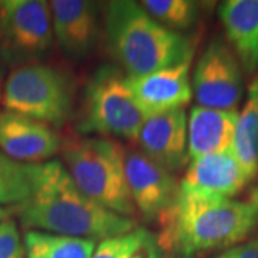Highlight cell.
I'll return each mask as SVG.
<instances>
[{
    "label": "cell",
    "mask_w": 258,
    "mask_h": 258,
    "mask_svg": "<svg viewBox=\"0 0 258 258\" xmlns=\"http://www.w3.org/2000/svg\"><path fill=\"white\" fill-rule=\"evenodd\" d=\"M9 210H6V208H3L2 205H0V222H3L5 220H8L9 218Z\"/></svg>",
    "instance_id": "cell-26"
},
{
    "label": "cell",
    "mask_w": 258,
    "mask_h": 258,
    "mask_svg": "<svg viewBox=\"0 0 258 258\" xmlns=\"http://www.w3.org/2000/svg\"><path fill=\"white\" fill-rule=\"evenodd\" d=\"M53 36L71 59L89 55L98 39V5L89 0L49 2Z\"/></svg>",
    "instance_id": "cell-14"
},
{
    "label": "cell",
    "mask_w": 258,
    "mask_h": 258,
    "mask_svg": "<svg viewBox=\"0 0 258 258\" xmlns=\"http://www.w3.org/2000/svg\"><path fill=\"white\" fill-rule=\"evenodd\" d=\"M192 95L200 106L237 111L242 95V68L222 39H212L204 49L191 78Z\"/></svg>",
    "instance_id": "cell-8"
},
{
    "label": "cell",
    "mask_w": 258,
    "mask_h": 258,
    "mask_svg": "<svg viewBox=\"0 0 258 258\" xmlns=\"http://www.w3.org/2000/svg\"><path fill=\"white\" fill-rule=\"evenodd\" d=\"M32 194L12 208L26 231L106 240L135 230L132 218L112 212L78 188L59 161L29 164Z\"/></svg>",
    "instance_id": "cell-1"
},
{
    "label": "cell",
    "mask_w": 258,
    "mask_h": 258,
    "mask_svg": "<svg viewBox=\"0 0 258 258\" xmlns=\"http://www.w3.org/2000/svg\"><path fill=\"white\" fill-rule=\"evenodd\" d=\"M55 129L16 112H0V151L23 164L45 162L62 151Z\"/></svg>",
    "instance_id": "cell-11"
},
{
    "label": "cell",
    "mask_w": 258,
    "mask_h": 258,
    "mask_svg": "<svg viewBox=\"0 0 258 258\" xmlns=\"http://www.w3.org/2000/svg\"><path fill=\"white\" fill-rule=\"evenodd\" d=\"M152 244V234L144 228H135L126 234L102 240L91 258H132L138 251Z\"/></svg>",
    "instance_id": "cell-21"
},
{
    "label": "cell",
    "mask_w": 258,
    "mask_h": 258,
    "mask_svg": "<svg viewBox=\"0 0 258 258\" xmlns=\"http://www.w3.org/2000/svg\"><path fill=\"white\" fill-rule=\"evenodd\" d=\"M248 204L258 212V185L251 191V194H249Z\"/></svg>",
    "instance_id": "cell-24"
},
{
    "label": "cell",
    "mask_w": 258,
    "mask_h": 258,
    "mask_svg": "<svg viewBox=\"0 0 258 258\" xmlns=\"http://www.w3.org/2000/svg\"><path fill=\"white\" fill-rule=\"evenodd\" d=\"M147 118L119 68L103 64L95 71L83 93L81 134H98L101 138L137 142Z\"/></svg>",
    "instance_id": "cell-5"
},
{
    "label": "cell",
    "mask_w": 258,
    "mask_h": 258,
    "mask_svg": "<svg viewBox=\"0 0 258 258\" xmlns=\"http://www.w3.org/2000/svg\"><path fill=\"white\" fill-rule=\"evenodd\" d=\"M141 5L158 23L174 32L192 28L200 16V3L191 0H144Z\"/></svg>",
    "instance_id": "cell-19"
},
{
    "label": "cell",
    "mask_w": 258,
    "mask_h": 258,
    "mask_svg": "<svg viewBox=\"0 0 258 258\" xmlns=\"http://www.w3.org/2000/svg\"><path fill=\"white\" fill-rule=\"evenodd\" d=\"M248 182L238 159L228 149L189 161L184 178L179 181V192L211 198H232Z\"/></svg>",
    "instance_id": "cell-12"
},
{
    "label": "cell",
    "mask_w": 258,
    "mask_h": 258,
    "mask_svg": "<svg viewBox=\"0 0 258 258\" xmlns=\"http://www.w3.org/2000/svg\"><path fill=\"white\" fill-rule=\"evenodd\" d=\"M5 55H3V49H2V45H0V85H2V81H3V75H5Z\"/></svg>",
    "instance_id": "cell-25"
},
{
    "label": "cell",
    "mask_w": 258,
    "mask_h": 258,
    "mask_svg": "<svg viewBox=\"0 0 258 258\" xmlns=\"http://www.w3.org/2000/svg\"><path fill=\"white\" fill-rule=\"evenodd\" d=\"M231 151L249 182L254 181L258 176V75L249 82L247 99L238 112Z\"/></svg>",
    "instance_id": "cell-17"
},
{
    "label": "cell",
    "mask_w": 258,
    "mask_h": 258,
    "mask_svg": "<svg viewBox=\"0 0 258 258\" xmlns=\"http://www.w3.org/2000/svg\"><path fill=\"white\" fill-rule=\"evenodd\" d=\"M2 105L5 111L59 128L69 120L74 111V83L56 68L22 63L10 72L5 82Z\"/></svg>",
    "instance_id": "cell-6"
},
{
    "label": "cell",
    "mask_w": 258,
    "mask_h": 258,
    "mask_svg": "<svg viewBox=\"0 0 258 258\" xmlns=\"http://www.w3.org/2000/svg\"><path fill=\"white\" fill-rule=\"evenodd\" d=\"M62 155L68 174L85 195L123 217L135 214L119 142L101 137L72 139L62 145Z\"/></svg>",
    "instance_id": "cell-4"
},
{
    "label": "cell",
    "mask_w": 258,
    "mask_h": 258,
    "mask_svg": "<svg viewBox=\"0 0 258 258\" xmlns=\"http://www.w3.org/2000/svg\"><path fill=\"white\" fill-rule=\"evenodd\" d=\"M217 258H258V238L247 242H240Z\"/></svg>",
    "instance_id": "cell-23"
},
{
    "label": "cell",
    "mask_w": 258,
    "mask_h": 258,
    "mask_svg": "<svg viewBox=\"0 0 258 258\" xmlns=\"http://www.w3.org/2000/svg\"><path fill=\"white\" fill-rule=\"evenodd\" d=\"M238 111L195 105L188 116V162L231 149Z\"/></svg>",
    "instance_id": "cell-16"
},
{
    "label": "cell",
    "mask_w": 258,
    "mask_h": 258,
    "mask_svg": "<svg viewBox=\"0 0 258 258\" xmlns=\"http://www.w3.org/2000/svg\"><path fill=\"white\" fill-rule=\"evenodd\" d=\"M188 116L184 108L148 116L139 131L138 149L175 174L188 164Z\"/></svg>",
    "instance_id": "cell-10"
},
{
    "label": "cell",
    "mask_w": 258,
    "mask_h": 258,
    "mask_svg": "<svg viewBox=\"0 0 258 258\" xmlns=\"http://www.w3.org/2000/svg\"><path fill=\"white\" fill-rule=\"evenodd\" d=\"M28 258H91L96 241L29 230L23 237Z\"/></svg>",
    "instance_id": "cell-18"
},
{
    "label": "cell",
    "mask_w": 258,
    "mask_h": 258,
    "mask_svg": "<svg viewBox=\"0 0 258 258\" xmlns=\"http://www.w3.org/2000/svg\"><path fill=\"white\" fill-rule=\"evenodd\" d=\"M189 71L191 62H186L144 76H126V82L139 108L151 116L181 109L189 103L192 98Z\"/></svg>",
    "instance_id": "cell-13"
},
{
    "label": "cell",
    "mask_w": 258,
    "mask_h": 258,
    "mask_svg": "<svg viewBox=\"0 0 258 258\" xmlns=\"http://www.w3.org/2000/svg\"><path fill=\"white\" fill-rule=\"evenodd\" d=\"M218 16L242 71L258 72V0L222 2Z\"/></svg>",
    "instance_id": "cell-15"
},
{
    "label": "cell",
    "mask_w": 258,
    "mask_h": 258,
    "mask_svg": "<svg viewBox=\"0 0 258 258\" xmlns=\"http://www.w3.org/2000/svg\"><path fill=\"white\" fill-rule=\"evenodd\" d=\"M125 176L131 200L144 218H161L176 201L179 182L138 148L123 147Z\"/></svg>",
    "instance_id": "cell-9"
},
{
    "label": "cell",
    "mask_w": 258,
    "mask_h": 258,
    "mask_svg": "<svg viewBox=\"0 0 258 258\" xmlns=\"http://www.w3.org/2000/svg\"><path fill=\"white\" fill-rule=\"evenodd\" d=\"M132 258H144V257H141V255H134Z\"/></svg>",
    "instance_id": "cell-27"
},
{
    "label": "cell",
    "mask_w": 258,
    "mask_h": 258,
    "mask_svg": "<svg viewBox=\"0 0 258 258\" xmlns=\"http://www.w3.org/2000/svg\"><path fill=\"white\" fill-rule=\"evenodd\" d=\"M159 222L161 247L175 258H195L245 240L258 225V212L232 198L179 192Z\"/></svg>",
    "instance_id": "cell-2"
},
{
    "label": "cell",
    "mask_w": 258,
    "mask_h": 258,
    "mask_svg": "<svg viewBox=\"0 0 258 258\" xmlns=\"http://www.w3.org/2000/svg\"><path fill=\"white\" fill-rule=\"evenodd\" d=\"M52 13L43 0L0 2V45L6 62L45 56L53 45Z\"/></svg>",
    "instance_id": "cell-7"
},
{
    "label": "cell",
    "mask_w": 258,
    "mask_h": 258,
    "mask_svg": "<svg viewBox=\"0 0 258 258\" xmlns=\"http://www.w3.org/2000/svg\"><path fill=\"white\" fill-rule=\"evenodd\" d=\"M32 194L29 164L18 162L0 151V205L25 203Z\"/></svg>",
    "instance_id": "cell-20"
},
{
    "label": "cell",
    "mask_w": 258,
    "mask_h": 258,
    "mask_svg": "<svg viewBox=\"0 0 258 258\" xmlns=\"http://www.w3.org/2000/svg\"><path fill=\"white\" fill-rule=\"evenodd\" d=\"M25 257H26L25 245L16 221L8 218L0 222V258Z\"/></svg>",
    "instance_id": "cell-22"
},
{
    "label": "cell",
    "mask_w": 258,
    "mask_h": 258,
    "mask_svg": "<svg viewBox=\"0 0 258 258\" xmlns=\"http://www.w3.org/2000/svg\"><path fill=\"white\" fill-rule=\"evenodd\" d=\"M103 23L108 49L129 78L158 72L192 59V40L158 23L141 3L131 0L106 3Z\"/></svg>",
    "instance_id": "cell-3"
}]
</instances>
